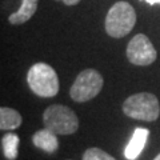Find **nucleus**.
<instances>
[{"label":"nucleus","instance_id":"f257e3e1","mask_svg":"<svg viewBox=\"0 0 160 160\" xmlns=\"http://www.w3.org/2000/svg\"><path fill=\"white\" fill-rule=\"evenodd\" d=\"M27 83L31 91L40 98H53L59 92L58 73L46 63H36L29 68Z\"/></svg>","mask_w":160,"mask_h":160},{"label":"nucleus","instance_id":"f03ea898","mask_svg":"<svg viewBox=\"0 0 160 160\" xmlns=\"http://www.w3.org/2000/svg\"><path fill=\"white\" fill-rule=\"evenodd\" d=\"M136 23L135 9L127 2H118L109 8L106 16V31L115 39L124 38L132 31Z\"/></svg>","mask_w":160,"mask_h":160},{"label":"nucleus","instance_id":"7ed1b4c3","mask_svg":"<svg viewBox=\"0 0 160 160\" xmlns=\"http://www.w3.org/2000/svg\"><path fill=\"white\" fill-rule=\"evenodd\" d=\"M123 112L128 118L143 122H153L160 115L158 98L148 92L135 93L123 103Z\"/></svg>","mask_w":160,"mask_h":160},{"label":"nucleus","instance_id":"20e7f679","mask_svg":"<svg viewBox=\"0 0 160 160\" xmlns=\"http://www.w3.org/2000/svg\"><path fill=\"white\" fill-rule=\"evenodd\" d=\"M46 128L56 135H71L79 128V119L71 108L62 104L49 106L43 115Z\"/></svg>","mask_w":160,"mask_h":160},{"label":"nucleus","instance_id":"39448f33","mask_svg":"<svg viewBox=\"0 0 160 160\" xmlns=\"http://www.w3.org/2000/svg\"><path fill=\"white\" fill-rule=\"evenodd\" d=\"M103 78L96 69L88 68L82 71L75 79L69 95L73 102L84 103L98 96L103 88Z\"/></svg>","mask_w":160,"mask_h":160},{"label":"nucleus","instance_id":"423d86ee","mask_svg":"<svg viewBox=\"0 0 160 160\" xmlns=\"http://www.w3.org/2000/svg\"><path fill=\"white\" fill-rule=\"evenodd\" d=\"M127 58L135 66H149L156 60V49L144 33H138L127 46Z\"/></svg>","mask_w":160,"mask_h":160},{"label":"nucleus","instance_id":"0eeeda50","mask_svg":"<svg viewBox=\"0 0 160 160\" xmlns=\"http://www.w3.org/2000/svg\"><path fill=\"white\" fill-rule=\"evenodd\" d=\"M148 136H149V131L147 128L138 127L135 129L131 140L128 142L126 149H124V156H126V159L136 160L139 158V155L142 153L144 146H146Z\"/></svg>","mask_w":160,"mask_h":160},{"label":"nucleus","instance_id":"6e6552de","mask_svg":"<svg viewBox=\"0 0 160 160\" xmlns=\"http://www.w3.org/2000/svg\"><path fill=\"white\" fill-rule=\"evenodd\" d=\"M32 142L35 144V147L43 149L44 152H48V153H52L59 148L58 135L53 133L52 131H49L48 128L38 131L33 135Z\"/></svg>","mask_w":160,"mask_h":160},{"label":"nucleus","instance_id":"1a4fd4ad","mask_svg":"<svg viewBox=\"0 0 160 160\" xmlns=\"http://www.w3.org/2000/svg\"><path fill=\"white\" fill-rule=\"evenodd\" d=\"M38 3H39V0H23L22 6L19 7L18 11L9 15L8 22L13 24V26H19V24L28 22L35 15V12H36Z\"/></svg>","mask_w":160,"mask_h":160},{"label":"nucleus","instance_id":"9d476101","mask_svg":"<svg viewBox=\"0 0 160 160\" xmlns=\"http://www.w3.org/2000/svg\"><path fill=\"white\" fill-rule=\"evenodd\" d=\"M22 115L16 109L2 107L0 108V128L2 131H11L22 126Z\"/></svg>","mask_w":160,"mask_h":160},{"label":"nucleus","instance_id":"9b49d317","mask_svg":"<svg viewBox=\"0 0 160 160\" xmlns=\"http://www.w3.org/2000/svg\"><path fill=\"white\" fill-rule=\"evenodd\" d=\"M19 136L13 132H8L2 138L3 153L8 160H16L18 148H19Z\"/></svg>","mask_w":160,"mask_h":160},{"label":"nucleus","instance_id":"f8f14e48","mask_svg":"<svg viewBox=\"0 0 160 160\" xmlns=\"http://www.w3.org/2000/svg\"><path fill=\"white\" fill-rule=\"evenodd\" d=\"M83 160H116L100 148H88L83 155Z\"/></svg>","mask_w":160,"mask_h":160},{"label":"nucleus","instance_id":"ddd939ff","mask_svg":"<svg viewBox=\"0 0 160 160\" xmlns=\"http://www.w3.org/2000/svg\"><path fill=\"white\" fill-rule=\"evenodd\" d=\"M56 2H62L66 6H76L78 3H80V0H56Z\"/></svg>","mask_w":160,"mask_h":160},{"label":"nucleus","instance_id":"4468645a","mask_svg":"<svg viewBox=\"0 0 160 160\" xmlns=\"http://www.w3.org/2000/svg\"><path fill=\"white\" fill-rule=\"evenodd\" d=\"M144 2H147L148 4H151V6H155V4H160V0H144Z\"/></svg>","mask_w":160,"mask_h":160},{"label":"nucleus","instance_id":"2eb2a0df","mask_svg":"<svg viewBox=\"0 0 160 160\" xmlns=\"http://www.w3.org/2000/svg\"><path fill=\"white\" fill-rule=\"evenodd\" d=\"M153 160H160V153H159V155H158V156H156V158H155Z\"/></svg>","mask_w":160,"mask_h":160}]
</instances>
